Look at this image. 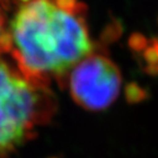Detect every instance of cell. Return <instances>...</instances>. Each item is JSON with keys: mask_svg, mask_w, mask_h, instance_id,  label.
I'll return each mask as SVG.
<instances>
[{"mask_svg": "<svg viewBox=\"0 0 158 158\" xmlns=\"http://www.w3.org/2000/svg\"><path fill=\"white\" fill-rule=\"evenodd\" d=\"M86 6L79 0H25L8 21L13 63L29 78L48 86L94 52Z\"/></svg>", "mask_w": 158, "mask_h": 158, "instance_id": "1", "label": "cell"}, {"mask_svg": "<svg viewBox=\"0 0 158 158\" xmlns=\"http://www.w3.org/2000/svg\"><path fill=\"white\" fill-rule=\"evenodd\" d=\"M55 108L48 86L29 78L0 56V158H8L32 138L51 120Z\"/></svg>", "mask_w": 158, "mask_h": 158, "instance_id": "2", "label": "cell"}, {"mask_svg": "<svg viewBox=\"0 0 158 158\" xmlns=\"http://www.w3.org/2000/svg\"><path fill=\"white\" fill-rule=\"evenodd\" d=\"M63 84L79 106L89 111H101L118 99L122 87V75L111 58L92 52L76 64Z\"/></svg>", "mask_w": 158, "mask_h": 158, "instance_id": "3", "label": "cell"}, {"mask_svg": "<svg viewBox=\"0 0 158 158\" xmlns=\"http://www.w3.org/2000/svg\"><path fill=\"white\" fill-rule=\"evenodd\" d=\"M3 1L0 0V56L8 54L9 51V40H8V21L5 9L1 7Z\"/></svg>", "mask_w": 158, "mask_h": 158, "instance_id": "4", "label": "cell"}, {"mask_svg": "<svg viewBox=\"0 0 158 158\" xmlns=\"http://www.w3.org/2000/svg\"><path fill=\"white\" fill-rule=\"evenodd\" d=\"M156 51H157V55H158V45H156Z\"/></svg>", "mask_w": 158, "mask_h": 158, "instance_id": "5", "label": "cell"}, {"mask_svg": "<svg viewBox=\"0 0 158 158\" xmlns=\"http://www.w3.org/2000/svg\"><path fill=\"white\" fill-rule=\"evenodd\" d=\"M23 1H25V0H20V2H23Z\"/></svg>", "mask_w": 158, "mask_h": 158, "instance_id": "6", "label": "cell"}]
</instances>
